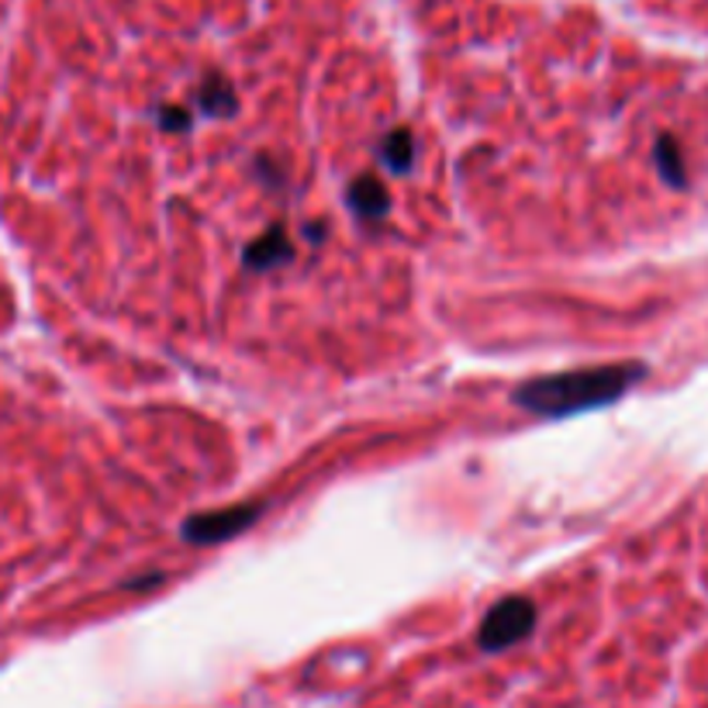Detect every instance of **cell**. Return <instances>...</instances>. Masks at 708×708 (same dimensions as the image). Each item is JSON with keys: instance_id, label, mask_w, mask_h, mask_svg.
Returning a JSON list of instances; mask_svg holds the SVG:
<instances>
[{"instance_id": "cell-1", "label": "cell", "mask_w": 708, "mask_h": 708, "mask_svg": "<svg viewBox=\"0 0 708 708\" xmlns=\"http://www.w3.org/2000/svg\"><path fill=\"white\" fill-rule=\"evenodd\" d=\"M522 632H526V619L519 616V608H501L484 629V646H505L516 637H522Z\"/></svg>"}]
</instances>
